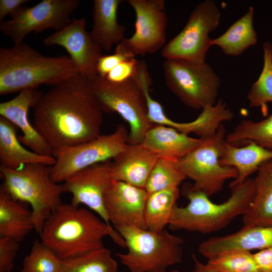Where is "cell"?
I'll list each match as a JSON object with an SVG mask.
<instances>
[{"label":"cell","mask_w":272,"mask_h":272,"mask_svg":"<svg viewBox=\"0 0 272 272\" xmlns=\"http://www.w3.org/2000/svg\"><path fill=\"white\" fill-rule=\"evenodd\" d=\"M33 109V124L53 151L101 134L104 111L92 80L79 73L43 93Z\"/></svg>","instance_id":"cell-1"},{"label":"cell","mask_w":272,"mask_h":272,"mask_svg":"<svg viewBox=\"0 0 272 272\" xmlns=\"http://www.w3.org/2000/svg\"><path fill=\"white\" fill-rule=\"evenodd\" d=\"M39 235L41 241L62 260L104 247L106 236L125 248L113 227L89 210L71 203L60 205L46 221Z\"/></svg>","instance_id":"cell-2"},{"label":"cell","mask_w":272,"mask_h":272,"mask_svg":"<svg viewBox=\"0 0 272 272\" xmlns=\"http://www.w3.org/2000/svg\"><path fill=\"white\" fill-rule=\"evenodd\" d=\"M70 57L45 56L24 42L0 48V95L45 84L53 86L78 73Z\"/></svg>","instance_id":"cell-3"},{"label":"cell","mask_w":272,"mask_h":272,"mask_svg":"<svg viewBox=\"0 0 272 272\" xmlns=\"http://www.w3.org/2000/svg\"><path fill=\"white\" fill-rule=\"evenodd\" d=\"M231 189L226 201L216 203L192 186L185 187L183 193L188 202L184 207L175 206L168 227L205 234L222 229L248 210L254 195L253 179L248 178Z\"/></svg>","instance_id":"cell-4"},{"label":"cell","mask_w":272,"mask_h":272,"mask_svg":"<svg viewBox=\"0 0 272 272\" xmlns=\"http://www.w3.org/2000/svg\"><path fill=\"white\" fill-rule=\"evenodd\" d=\"M1 185L16 201L29 203L34 230L40 234L47 219L62 203V186L50 176V166L41 163L27 164L18 169L0 166Z\"/></svg>","instance_id":"cell-5"},{"label":"cell","mask_w":272,"mask_h":272,"mask_svg":"<svg viewBox=\"0 0 272 272\" xmlns=\"http://www.w3.org/2000/svg\"><path fill=\"white\" fill-rule=\"evenodd\" d=\"M116 230L127 248L126 252L116 256L130 272H164L181 261L183 240L166 229L157 232L123 227Z\"/></svg>","instance_id":"cell-6"},{"label":"cell","mask_w":272,"mask_h":272,"mask_svg":"<svg viewBox=\"0 0 272 272\" xmlns=\"http://www.w3.org/2000/svg\"><path fill=\"white\" fill-rule=\"evenodd\" d=\"M163 68L167 87L187 106L202 110L217 102L221 80L206 62L165 59Z\"/></svg>","instance_id":"cell-7"},{"label":"cell","mask_w":272,"mask_h":272,"mask_svg":"<svg viewBox=\"0 0 272 272\" xmlns=\"http://www.w3.org/2000/svg\"><path fill=\"white\" fill-rule=\"evenodd\" d=\"M226 135L222 124L214 134L202 138L198 147L178 161L186 178L193 181V188L209 197L220 192L226 181L237 176L235 168L222 166L220 162Z\"/></svg>","instance_id":"cell-8"},{"label":"cell","mask_w":272,"mask_h":272,"mask_svg":"<svg viewBox=\"0 0 272 272\" xmlns=\"http://www.w3.org/2000/svg\"><path fill=\"white\" fill-rule=\"evenodd\" d=\"M92 81L104 112L118 113L129 124V143L141 144L152 124L144 94L135 80L112 83L98 76Z\"/></svg>","instance_id":"cell-9"},{"label":"cell","mask_w":272,"mask_h":272,"mask_svg":"<svg viewBox=\"0 0 272 272\" xmlns=\"http://www.w3.org/2000/svg\"><path fill=\"white\" fill-rule=\"evenodd\" d=\"M129 144V132L119 125L112 133L100 134L89 142L55 150V159L50 176L56 183L64 182L73 174L97 163L114 159Z\"/></svg>","instance_id":"cell-10"},{"label":"cell","mask_w":272,"mask_h":272,"mask_svg":"<svg viewBox=\"0 0 272 272\" xmlns=\"http://www.w3.org/2000/svg\"><path fill=\"white\" fill-rule=\"evenodd\" d=\"M220 17V10L214 1L199 3L182 30L162 48L161 55L165 59L206 62L212 46L209 34L219 25Z\"/></svg>","instance_id":"cell-11"},{"label":"cell","mask_w":272,"mask_h":272,"mask_svg":"<svg viewBox=\"0 0 272 272\" xmlns=\"http://www.w3.org/2000/svg\"><path fill=\"white\" fill-rule=\"evenodd\" d=\"M80 3L79 0H42L30 7L23 6L11 19L1 22L0 30L11 38L14 44L23 43L31 32L47 29L59 31L71 22L70 16Z\"/></svg>","instance_id":"cell-12"},{"label":"cell","mask_w":272,"mask_h":272,"mask_svg":"<svg viewBox=\"0 0 272 272\" xmlns=\"http://www.w3.org/2000/svg\"><path fill=\"white\" fill-rule=\"evenodd\" d=\"M135 16L134 32L121 43L133 54H152L165 44L167 17L164 0H128Z\"/></svg>","instance_id":"cell-13"},{"label":"cell","mask_w":272,"mask_h":272,"mask_svg":"<svg viewBox=\"0 0 272 272\" xmlns=\"http://www.w3.org/2000/svg\"><path fill=\"white\" fill-rule=\"evenodd\" d=\"M113 179L111 161L96 164L78 171L67 178L62 184L63 192L70 193L71 204L87 206L109 226L104 196Z\"/></svg>","instance_id":"cell-14"},{"label":"cell","mask_w":272,"mask_h":272,"mask_svg":"<svg viewBox=\"0 0 272 272\" xmlns=\"http://www.w3.org/2000/svg\"><path fill=\"white\" fill-rule=\"evenodd\" d=\"M43 42L47 46L64 48L79 74L91 80L98 76L96 66L103 55L102 49L86 31L85 18L73 19L63 28L45 38Z\"/></svg>","instance_id":"cell-15"},{"label":"cell","mask_w":272,"mask_h":272,"mask_svg":"<svg viewBox=\"0 0 272 272\" xmlns=\"http://www.w3.org/2000/svg\"><path fill=\"white\" fill-rule=\"evenodd\" d=\"M147 196L145 188L113 180L105 193L104 201L113 228L115 230L123 227L146 229L145 207Z\"/></svg>","instance_id":"cell-16"},{"label":"cell","mask_w":272,"mask_h":272,"mask_svg":"<svg viewBox=\"0 0 272 272\" xmlns=\"http://www.w3.org/2000/svg\"><path fill=\"white\" fill-rule=\"evenodd\" d=\"M43 94L36 88L20 91L13 99L0 103V116L20 129L22 134L18 137L22 145L38 154L53 156L52 149L28 118L29 109L35 107Z\"/></svg>","instance_id":"cell-17"},{"label":"cell","mask_w":272,"mask_h":272,"mask_svg":"<svg viewBox=\"0 0 272 272\" xmlns=\"http://www.w3.org/2000/svg\"><path fill=\"white\" fill-rule=\"evenodd\" d=\"M269 247H272V225L243 227L233 233L213 237L201 242L198 251L210 259L230 251L250 252Z\"/></svg>","instance_id":"cell-18"},{"label":"cell","mask_w":272,"mask_h":272,"mask_svg":"<svg viewBox=\"0 0 272 272\" xmlns=\"http://www.w3.org/2000/svg\"><path fill=\"white\" fill-rule=\"evenodd\" d=\"M158 157L142 144H128L111 162L113 180L120 181L145 188Z\"/></svg>","instance_id":"cell-19"},{"label":"cell","mask_w":272,"mask_h":272,"mask_svg":"<svg viewBox=\"0 0 272 272\" xmlns=\"http://www.w3.org/2000/svg\"><path fill=\"white\" fill-rule=\"evenodd\" d=\"M202 142V138H194L169 126L152 124L141 144L158 157L178 161Z\"/></svg>","instance_id":"cell-20"},{"label":"cell","mask_w":272,"mask_h":272,"mask_svg":"<svg viewBox=\"0 0 272 272\" xmlns=\"http://www.w3.org/2000/svg\"><path fill=\"white\" fill-rule=\"evenodd\" d=\"M272 159V150L264 148L253 142L237 147L226 142L220 159L224 166L235 168L237 176L230 184L231 188L238 185L256 172L264 162Z\"/></svg>","instance_id":"cell-21"},{"label":"cell","mask_w":272,"mask_h":272,"mask_svg":"<svg viewBox=\"0 0 272 272\" xmlns=\"http://www.w3.org/2000/svg\"><path fill=\"white\" fill-rule=\"evenodd\" d=\"M121 0H95L93 2L92 29L93 40L102 49L109 51L125 38V27L118 23L117 13Z\"/></svg>","instance_id":"cell-22"},{"label":"cell","mask_w":272,"mask_h":272,"mask_svg":"<svg viewBox=\"0 0 272 272\" xmlns=\"http://www.w3.org/2000/svg\"><path fill=\"white\" fill-rule=\"evenodd\" d=\"M17 127L8 119L0 116L1 166L18 169L33 163L52 166L55 162L53 156L38 154L25 148L18 139Z\"/></svg>","instance_id":"cell-23"},{"label":"cell","mask_w":272,"mask_h":272,"mask_svg":"<svg viewBox=\"0 0 272 272\" xmlns=\"http://www.w3.org/2000/svg\"><path fill=\"white\" fill-rule=\"evenodd\" d=\"M254 195L242 216L243 227L272 225V159L263 163L253 179Z\"/></svg>","instance_id":"cell-24"},{"label":"cell","mask_w":272,"mask_h":272,"mask_svg":"<svg viewBox=\"0 0 272 272\" xmlns=\"http://www.w3.org/2000/svg\"><path fill=\"white\" fill-rule=\"evenodd\" d=\"M0 188V237L21 242L34 229L31 212Z\"/></svg>","instance_id":"cell-25"},{"label":"cell","mask_w":272,"mask_h":272,"mask_svg":"<svg viewBox=\"0 0 272 272\" xmlns=\"http://www.w3.org/2000/svg\"><path fill=\"white\" fill-rule=\"evenodd\" d=\"M254 9L247 12L233 23L221 36L211 39V45L220 47L226 54L238 56L257 42L253 25Z\"/></svg>","instance_id":"cell-26"},{"label":"cell","mask_w":272,"mask_h":272,"mask_svg":"<svg viewBox=\"0 0 272 272\" xmlns=\"http://www.w3.org/2000/svg\"><path fill=\"white\" fill-rule=\"evenodd\" d=\"M179 195V187L148 193L145 207V221L148 229L157 232L165 230Z\"/></svg>","instance_id":"cell-27"},{"label":"cell","mask_w":272,"mask_h":272,"mask_svg":"<svg viewBox=\"0 0 272 272\" xmlns=\"http://www.w3.org/2000/svg\"><path fill=\"white\" fill-rule=\"evenodd\" d=\"M227 142H253L264 148L272 150V113L258 121L245 119L240 121L226 135Z\"/></svg>","instance_id":"cell-28"},{"label":"cell","mask_w":272,"mask_h":272,"mask_svg":"<svg viewBox=\"0 0 272 272\" xmlns=\"http://www.w3.org/2000/svg\"><path fill=\"white\" fill-rule=\"evenodd\" d=\"M59 272H119L116 260L104 247L62 260Z\"/></svg>","instance_id":"cell-29"},{"label":"cell","mask_w":272,"mask_h":272,"mask_svg":"<svg viewBox=\"0 0 272 272\" xmlns=\"http://www.w3.org/2000/svg\"><path fill=\"white\" fill-rule=\"evenodd\" d=\"M263 65L257 80L252 85L247 94L251 107L260 108L263 116L268 112L267 103L272 102V43L263 45Z\"/></svg>","instance_id":"cell-30"},{"label":"cell","mask_w":272,"mask_h":272,"mask_svg":"<svg viewBox=\"0 0 272 272\" xmlns=\"http://www.w3.org/2000/svg\"><path fill=\"white\" fill-rule=\"evenodd\" d=\"M186 178L178 161L158 157L149 176L145 189L149 193L179 187Z\"/></svg>","instance_id":"cell-31"},{"label":"cell","mask_w":272,"mask_h":272,"mask_svg":"<svg viewBox=\"0 0 272 272\" xmlns=\"http://www.w3.org/2000/svg\"><path fill=\"white\" fill-rule=\"evenodd\" d=\"M215 272H260L250 251L235 250L208 259L206 263Z\"/></svg>","instance_id":"cell-32"},{"label":"cell","mask_w":272,"mask_h":272,"mask_svg":"<svg viewBox=\"0 0 272 272\" xmlns=\"http://www.w3.org/2000/svg\"><path fill=\"white\" fill-rule=\"evenodd\" d=\"M62 262L49 247L35 240L23 260L21 272H59Z\"/></svg>","instance_id":"cell-33"},{"label":"cell","mask_w":272,"mask_h":272,"mask_svg":"<svg viewBox=\"0 0 272 272\" xmlns=\"http://www.w3.org/2000/svg\"><path fill=\"white\" fill-rule=\"evenodd\" d=\"M133 57H135L134 54L127 50L121 43L118 44L113 54L102 55L99 58L96 66L98 76L105 78L118 64Z\"/></svg>","instance_id":"cell-34"},{"label":"cell","mask_w":272,"mask_h":272,"mask_svg":"<svg viewBox=\"0 0 272 272\" xmlns=\"http://www.w3.org/2000/svg\"><path fill=\"white\" fill-rule=\"evenodd\" d=\"M19 248V242L0 237V272H10Z\"/></svg>","instance_id":"cell-35"},{"label":"cell","mask_w":272,"mask_h":272,"mask_svg":"<svg viewBox=\"0 0 272 272\" xmlns=\"http://www.w3.org/2000/svg\"><path fill=\"white\" fill-rule=\"evenodd\" d=\"M138 62L135 57L124 60L112 69L105 78L112 83H120L127 80L134 75Z\"/></svg>","instance_id":"cell-36"},{"label":"cell","mask_w":272,"mask_h":272,"mask_svg":"<svg viewBox=\"0 0 272 272\" xmlns=\"http://www.w3.org/2000/svg\"><path fill=\"white\" fill-rule=\"evenodd\" d=\"M253 256L260 272H272V247L258 250Z\"/></svg>","instance_id":"cell-37"},{"label":"cell","mask_w":272,"mask_h":272,"mask_svg":"<svg viewBox=\"0 0 272 272\" xmlns=\"http://www.w3.org/2000/svg\"><path fill=\"white\" fill-rule=\"evenodd\" d=\"M28 0H0V22L3 21L5 17H11L15 15Z\"/></svg>","instance_id":"cell-38"},{"label":"cell","mask_w":272,"mask_h":272,"mask_svg":"<svg viewBox=\"0 0 272 272\" xmlns=\"http://www.w3.org/2000/svg\"><path fill=\"white\" fill-rule=\"evenodd\" d=\"M192 258L194 262L192 272H215L206 263L200 261L195 255H193Z\"/></svg>","instance_id":"cell-39"},{"label":"cell","mask_w":272,"mask_h":272,"mask_svg":"<svg viewBox=\"0 0 272 272\" xmlns=\"http://www.w3.org/2000/svg\"><path fill=\"white\" fill-rule=\"evenodd\" d=\"M164 272H180V271H179L178 270H172V271H164Z\"/></svg>","instance_id":"cell-40"}]
</instances>
